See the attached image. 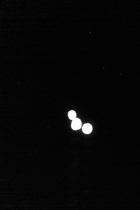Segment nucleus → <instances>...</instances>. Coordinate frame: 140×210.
<instances>
[{"label":"nucleus","instance_id":"nucleus-1","mask_svg":"<svg viewBox=\"0 0 140 210\" xmlns=\"http://www.w3.org/2000/svg\"><path fill=\"white\" fill-rule=\"evenodd\" d=\"M81 122L79 118H75L73 120L71 123V128L74 130H77L81 128Z\"/></svg>","mask_w":140,"mask_h":210},{"label":"nucleus","instance_id":"nucleus-2","mask_svg":"<svg viewBox=\"0 0 140 210\" xmlns=\"http://www.w3.org/2000/svg\"><path fill=\"white\" fill-rule=\"evenodd\" d=\"M82 130L84 134H88L92 132V125L89 123L84 124L82 128Z\"/></svg>","mask_w":140,"mask_h":210},{"label":"nucleus","instance_id":"nucleus-3","mask_svg":"<svg viewBox=\"0 0 140 210\" xmlns=\"http://www.w3.org/2000/svg\"><path fill=\"white\" fill-rule=\"evenodd\" d=\"M69 118L70 120H74L76 118V114L74 111H70L69 113Z\"/></svg>","mask_w":140,"mask_h":210}]
</instances>
